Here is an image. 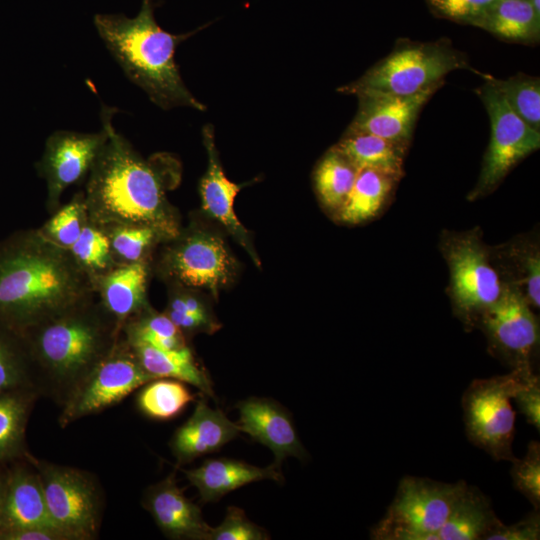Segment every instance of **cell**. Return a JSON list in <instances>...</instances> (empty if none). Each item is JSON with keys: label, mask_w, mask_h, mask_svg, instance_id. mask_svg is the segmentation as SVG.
I'll use <instances>...</instances> for the list:
<instances>
[{"label": "cell", "mask_w": 540, "mask_h": 540, "mask_svg": "<svg viewBox=\"0 0 540 540\" xmlns=\"http://www.w3.org/2000/svg\"><path fill=\"white\" fill-rule=\"evenodd\" d=\"M116 110L103 105L101 122L108 138L85 181L88 221L101 229L144 225L171 240L181 232L166 191L180 178L178 162L167 154L140 155L112 124Z\"/></svg>", "instance_id": "cell-1"}, {"label": "cell", "mask_w": 540, "mask_h": 540, "mask_svg": "<svg viewBox=\"0 0 540 540\" xmlns=\"http://www.w3.org/2000/svg\"><path fill=\"white\" fill-rule=\"evenodd\" d=\"M95 296L70 251L38 229L0 246V320L19 333Z\"/></svg>", "instance_id": "cell-2"}, {"label": "cell", "mask_w": 540, "mask_h": 540, "mask_svg": "<svg viewBox=\"0 0 540 540\" xmlns=\"http://www.w3.org/2000/svg\"><path fill=\"white\" fill-rule=\"evenodd\" d=\"M121 333L96 296L22 331L39 394L61 408Z\"/></svg>", "instance_id": "cell-3"}, {"label": "cell", "mask_w": 540, "mask_h": 540, "mask_svg": "<svg viewBox=\"0 0 540 540\" xmlns=\"http://www.w3.org/2000/svg\"><path fill=\"white\" fill-rule=\"evenodd\" d=\"M154 0H142L137 16L96 14L94 26L126 77L140 87L162 109L187 106L199 111L206 107L186 87L175 61L176 47L186 34L163 30L154 17Z\"/></svg>", "instance_id": "cell-4"}, {"label": "cell", "mask_w": 540, "mask_h": 540, "mask_svg": "<svg viewBox=\"0 0 540 540\" xmlns=\"http://www.w3.org/2000/svg\"><path fill=\"white\" fill-rule=\"evenodd\" d=\"M467 68L465 55L447 40L425 43L401 40L388 56L338 91L354 95L365 92L412 95L443 84L444 77L453 70Z\"/></svg>", "instance_id": "cell-5"}, {"label": "cell", "mask_w": 540, "mask_h": 540, "mask_svg": "<svg viewBox=\"0 0 540 540\" xmlns=\"http://www.w3.org/2000/svg\"><path fill=\"white\" fill-rule=\"evenodd\" d=\"M467 485L462 480L445 483L404 476L386 514L371 529V539L439 540L438 531Z\"/></svg>", "instance_id": "cell-6"}, {"label": "cell", "mask_w": 540, "mask_h": 540, "mask_svg": "<svg viewBox=\"0 0 540 540\" xmlns=\"http://www.w3.org/2000/svg\"><path fill=\"white\" fill-rule=\"evenodd\" d=\"M512 369L508 374L473 380L462 396L463 420L469 441L497 461L512 462L515 411L511 401L533 374Z\"/></svg>", "instance_id": "cell-7"}, {"label": "cell", "mask_w": 540, "mask_h": 540, "mask_svg": "<svg viewBox=\"0 0 540 540\" xmlns=\"http://www.w3.org/2000/svg\"><path fill=\"white\" fill-rule=\"evenodd\" d=\"M42 485L46 506L54 524L71 540L97 538L101 526L103 495L89 472L31 458Z\"/></svg>", "instance_id": "cell-8"}, {"label": "cell", "mask_w": 540, "mask_h": 540, "mask_svg": "<svg viewBox=\"0 0 540 540\" xmlns=\"http://www.w3.org/2000/svg\"><path fill=\"white\" fill-rule=\"evenodd\" d=\"M441 248L450 270L454 309L466 324H473L497 301L504 286L479 231L447 234Z\"/></svg>", "instance_id": "cell-9"}, {"label": "cell", "mask_w": 540, "mask_h": 540, "mask_svg": "<svg viewBox=\"0 0 540 540\" xmlns=\"http://www.w3.org/2000/svg\"><path fill=\"white\" fill-rule=\"evenodd\" d=\"M152 379L155 378L141 367L121 333L110 352L61 407L58 423L65 428L83 417L110 408Z\"/></svg>", "instance_id": "cell-10"}, {"label": "cell", "mask_w": 540, "mask_h": 540, "mask_svg": "<svg viewBox=\"0 0 540 540\" xmlns=\"http://www.w3.org/2000/svg\"><path fill=\"white\" fill-rule=\"evenodd\" d=\"M477 93L490 118L491 137L470 200L492 192L518 162L540 147V131L521 119L489 80Z\"/></svg>", "instance_id": "cell-11"}, {"label": "cell", "mask_w": 540, "mask_h": 540, "mask_svg": "<svg viewBox=\"0 0 540 540\" xmlns=\"http://www.w3.org/2000/svg\"><path fill=\"white\" fill-rule=\"evenodd\" d=\"M165 243L157 271L172 285L207 289L216 295L235 274L236 263L216 235L193 229Z\"/></svg>", "instance_id": "cell-12"}, {"label": "cell", "mask_w": 540, "mask_h": 540, "mask_svg": "<svg viewBox=\"0 0 540 540\" xmlns=\"http://www.w3.org/2000/svg\"><path fill=\"white\" fill-rule=\"evenodd\" d=\"M523 294L504 289L479 317L491 350L512 369L533 371V356L539 345V324Z\"/></svg>", "instance_id": "cell-13"}, {"label": "cell", "mask_w": 540, "mask_h": 540, "mask_svg": "<svg viewBox=\"0 0 540 540\" xmlns=\"http://www.w3.org/2000/svg\"><path fill=\"white\" fill-rule=\"evenodd\" d=\"M107 138L103 124L101 131L95 133L59 130L47 138L35 167L46 182V206L51 213L60 206L61 196L68 187L86 181Z\"/></svg>", "instance_id": "cell-14"}, {"label": "cell", "mask_w": 540, "mask_h": 540, "mask_svg": "<svg viewBox=\"0 0 540 540\" xmlns=\"http://www.w3.org/2000/svg\"><path fill=\"white\" fill-rule=\"evenodd\" d=\"M441 85L412 95L358 94V111L347 130L369 133L408 147L421 108Z\"/></svg>", "instance_id": "cell-15"}, {"label": "cell", "mask_w": 540, "mask_h": 540, "mask_svg": "<svg viewBox=\"0 0 540 540\" xmlns=\"http://www.w3.org/2000/svg\"><path fill=\"white\" fill-rule=\"evenodd\" d=\"M240 432L268 447L274 454V463L280 469L287 457L308 458L291 415L272 399L250 397L238 402Z\"/></svg>", "instance_id": "cell-16"}, {"label": "cell", "mask_w": 540, "mask_h": 540, "mask_svg": "<svg viewBox=\"0 0 540 540\" xmlns=\"http://www.w3.org/2000/svg\"><path fill=\"white\" fill-rule=\"evenodd\" d=\"M142 506L166 537L208 540L212 527L204 521L200 507L177 485L175 473L149 486L143 494Z\"/></svg>", "instance_id": "cell-17"}, {"label": "cell", "mask_w": 540, "mask_h": 540, "mask_svg": "<svg viewBox=\"0 0 540 540\" xmlns=\"http://www.w3.org/2000/svg\"><path fill=\"white\" fill-rule=\"evenodd\" d=\"M239 432L237 423L228 419L220 409H213L200 399L192 415L175 430L169 445L177 464L181 465L219 451Z\"/></svg>", "instance_id": "cell-18"}, {"label": "cell", "mask_w": 540, "mask_h": 540, "mask_svg": "<svg viewBox=\"0 0 540 540\" xmlns=\"http://www.w3.org/2000/svg\"><path fill=\"white\" fill-rule=\"evenodd\" d=\"M150 261L116 265L92 279L97 299L122 331L124 324L148 308Z\"/></svg>", "instance_id": "cell-19"}, {"label": "cell", "mask_w": 540, "mask_h": 540, "mask_svg": "<svg viewBox=\"0 0 540 540\" xmlns=\"http://www.w3.org/2000/svg\"><path fill=\"white\" fill-rule=\"evenodd\" d=\"M203 142L208 155V167L199 185L202 209L219 221L247 249L253 259H258L249 245L246 229L234 211V201L241 185L230 181L219 162L214 141V131L210 124L203 127Z\"/></svg>", "instance_id": "cell-20"}, {"label": "cell", "mask_w": 540, "mask_h": 540, "mask_svg": "<svg viewBox=\"0 0 540 540\" xmlns=\"http://www.w3.org/2000/svg\"><path fill=\"white\" fill-rule=\"evenodd\" d=\"M32 527L58 528L49 515L36 469L21 467L5 480L0 509V533Z\"/></svg>", "instance_id": "cell-21"}, {"label": "cell", "mask_w": 540, "mask_h": 540, "mask_svg": "<svg viewBox=\"0 0 540 540\" xmlns=\"http://www.w3.org/2000/svg\"><path fill=\"white\" fill-rule=\"evenodd\" d=\"M182 472L204 503L218 501L252 482L270 479L281 483L284 480L280 469L273 464L262 468L230 458L207 459L199 467Z\"/></svg>", "instance_id": "cell-22"}, {"label": "cell", "mask_w": 540, "mask_h": 540, "mask_svg": "<svg viewBox=\"0 0 540 540\" xmlns=\"http://www.w3.org/2000/svg\"><path fill=\"white\" fill-rule=\"evenodd\" d=\"M129 344L141 367L152 377L180 380L205 395L215 396L209 375L198 364L188 345L177 350H164L145 343Z\"/></svg>", "instance_id": "cell-23"}, {"label": "cell", "mask_w": 540, "mask_h": 540, "mask_svg": "<svg viewBox=\"0 0 540 540\" xmlns=\"http://www.w3.org/2000/svg\"><path fill=\"white\" fill-rule=\"evenodd\" d=\"M501 521L489 499L476 487L467 485L444 525L439 540H485Z\"/></svg>", "instance_id": "cell-24"}, {"label": "cell", "mask_w": 540, "mask_h": 540, "mask_svg": "<svg viewBox=\"0 0 540 540\" xmlns=\"http://www.w3.org/2000/svg\"><path fill=\"white\" fill-rule=\"evenodd\" d=\"M335 147L359 170L374 169L400 180L408 147L369 133L346 131Z\"/></svg>", "instance_id": "cell-25"}, {"label": "cell", "mask_w": 540, "mask_h": 540, "mask_svg": "<svg viewBox=\"0 0 540 540\" xmlns=\"http://www.w3.org/2000/svg\"><path fill=\"white\" fill-rule=\"evenodd\" d=\"M475 27L506 41L531 44L539 41L540 16L529 0H497Z\"/></svg>", "instance_id": "cell-26"}, {"label": "cell", "mask_w": 540, "mask_h": 540, "mask_svg": "<svg viewBox=\"0 0 540 540\" xmlns=\"http://www.w3.org/2000/svg\"><path fill=\"white\" fill-rule=\"evenodd\" d=\"M397 182L383 172L359 169L347 199L335 213L337 219L346 224H360L372 219L383 208Z\"/></svg>", "instance_id": "cell-27"}, {"label": "cell", "mask_w": 540, "mask_h": 540, "mask_svg": "<svg viewBox=\"0 0 540 540\" xmlns=\"http://www.w3.org/2000/svg\"><path fill=\"white\" fill-rule=\"evenodd\" d=\"M358 169L335 146L319 161L314 184L319 200L328 210L337 212L347 199Z\"/></svg>", "instance_id": "cell-28"}, {"label": "cell", "mask_w": 540, "mask_h": 540, "mask_svg": "<svg viewBox=\"0 0 540 540\" xmlns=\"http://www.w3.org/2000/svg\"><path fill=\"white\" fill-rule=\"evenodd\" d=\"M16 389L38 392L32 361L21 333L0 320V393Z\"/></svg>", "instance_id": "cell-29"}, {"label": "cell", "mask_w": 540, "mask_h": 540, "mask_svg": "<svg viewBox=\"0 0 540 540\" xmlns=\"http://www.w3.org/2000/svg\"><path fill=\"white\" fill-rule=\"evenodd\" d=\"M194 398L186 383L172 378H155L140 387L136 405L146 417L166 421L180 415Z\"/></svg>", "instance_id": "cell-30"}, {"label": "cell", "mask_w": 540, "mask_h": 540, "mask_svg": "<svg viewBox=\"0 0 540 540\" xmlns=\"http://www.w3.org/2000/svg\"><path fill=\"white\" fill-rule=\"evenodd\" d=\"M38 395L34 389L0 393V459L22 451L26 422Z\"/></svg>", "instance_id": "cell-31"}, {"label": "cell", "mask_w": 540, "mask_h": 540, "mask_svg": "<svg viewBox=\"0 0 540 540\" xmlns=\"http://www.w3.org/2000/svg\"><path fill=\"white\" fill-rule=\"evenodd\" d=\"M122 335L129 343H145L164 350L187 346L186 337L170 318L150 306L124 324Z\"/></svg>", "instance_id": "cell-32"}, {"label": "cell", "mask_w": 540, "mask_h": 540, "mask_svg": "<svg viewBox=\"0 0 540 540\" xmlns=\"http://www.w3.org/2000/svg\"><path fill=\"white\" fill-rule=\"evenodd\" d=\"M116 265L149 261L155 246L165 242L153 228L144 225H116L106 229Z\"/></svg>", "instance_id": "cell-33"}, {"label": "cell", "mask_w": 540, "mask_h": 540, "mask_svg": "<svg viewBox=\"0 0 540 540\" xmlns=\"http://www.w3.org/2000/svg\"><path fill=\"white\" fill-rule=\"evenodd\" d=\"M509 107L529 126L540 131V80L517 74L505 80L488 79Z\"/></svg>", "instance_id": "cell-34"}, {"label": "cell", "mask_w": 540, "mask_h": 540, "mask_svg": "<svg viewBox=\"0 0 540 540\" xmlns=\"http://www.w3.org/2000/svg\"><path fill=\"white\" fill-rule=\"evenodd\" d=\"M68 250L91 280L116 266L105 231L89 221Z\"/></svg>", "instance_id": "cell-35"}, {"label": "cell", "mask_w": 540, "mask_h": 540, "mask_svg": "<svg viewBox=\"0 0 540 540\" xmlns=\"http://www.w3.org/2000/svg\"><path fill=\"white\" fill-rule=\"evenodd\" d=\"M88 222L83 192L76 193L63 206H59L38 231L54 244L69 249Z\"/></svg>", "instance_id": "cell-36"}, {"label": "cell", "mask_w": 540, "mask_h": 540, "mask_svg": "<svg viewBox=\"0 0 540 540\" xmlns=\"http://www.w3.org/2000/svg\"><path fill=\"white\" fill-rule=\"evenodd\" d=\"M511 477L517 489L529 502L533 509L540 507V444L531 441L522 459L512 461Z\"/></svg>", "instance_id": "cell-37"}, {"label": "cell", "mask_w": 540, "mask_h": 540, "mask_svg": "<svg viewBox=\"0 0 540 540\" xmlns=\"http://www.w3.org/2000/svg\"><path fill=\"white\" fill-rule=\"evenodd\" d=\"M269 538L268 533L250 521L241 508L229 506L223 522L211 528L208 540H268Z\"/></svg>", "instance_id": "cell-38"}, {"label": "cell", "mask_w": 540, "mask_h": 540, "mask_svg": "<svg viewBox=\"0 0 540 540\" xmlns=\"http://www.w3.org/2000/svg\"><path fill=\"white\" fill-rule=\"evenodd\" d=\"M439 18L475 26L497 0H425Z\"/></svg>", "instance_id": "cell-39"}, {"label": "cell", "mask_w": 540, "mask_h": 540, "mask_svg": "<svg viewBox=\"0 0 540 540\" xmlns=\"http://www.w3.org/2000/svg\"><path fill=\"white\" fill-rule=\"evenodd\" d=\"M540 539V514L538 509H533L518 522L505 525L502 522L497 525L485 540H539Z\"/></svg>", "instance_id": "cell-40"}, {"label": "cell", "mask_w": 540, "mask_h": 540, "mask_svg": "<svg viewBox=\"0 0 540 540\" xmlns=\"http://www.w3.org/2000/svg\"><path fill=\"white\" fill-rule=\"evenodd\" d=\"M517 408L526 421L540 431V379L531 374L513 396Z\"/></svg>", "instance_id": "cell-41"}, {"label": "cell", "mask_w": 540, "mask_h": 540, "mask_svg": "<svg viewBox=\"0 0 540 540\" xmlns=\"http://www.w3.org/2000/svg\"><path fill=\"white\" fill-rule=\"evenodd\" d=\"M521 284L525 287V299L535 308L540 305V255L538 250L527 253L522 260Z\"/></svg>", "instance_id": "cell-42"}, {"label": "cell", "mask_w": 540, "mask_h": 540, "mask_svg": "<svg viewBox=\"0 0 540 540\" xmlns=\"http://www.w3.org/2000/svg\"><path fill=\"white\" fill-rule=\"evenodd\" d=\"M4 540H71L62 530L56 527H32L14 529L0 533Z\"/></svg>", "instance_id": "cell-43"}, {"label": "cell", "mask_w": 540, "mask_h": 540, "mask_svg": "<svg viewBox=\"0 0 540 540\" xmlns=\"http://www.w3.org/2000/svg\"><path fill=\"white\" fill-rule=\"evenodd\" d=\"M535 12L540 16V0H529Z\"/></svg>", "instance_id": "cell-44"}, {"label": "cell", "mask_w": 540, "mask_h": 540, "mask_svg": "<svg viewBox=\"0 0 540 540\" xmlns=\"http://www.w3.org/2000/svg\"><path fill=\"white\" fill-rule=\"evenodd\" d=\"M4 486H5V481L0 479V509H1V504H2L3 493H4Z\"/></svg>", "instance_id": "cell-45"}]
</instances>
